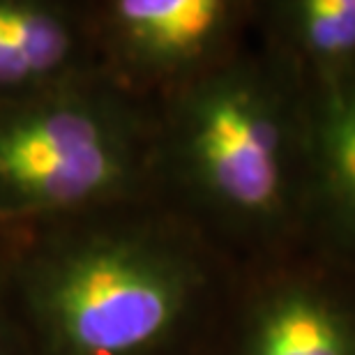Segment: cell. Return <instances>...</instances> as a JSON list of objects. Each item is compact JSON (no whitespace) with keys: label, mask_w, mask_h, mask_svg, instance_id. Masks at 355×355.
<instances>
[{"label":"cell","mask_w":355,"mask_h":355,"mask_svg":"<svg viewBox=\"0 0 355 355\" xmlns=\"http://www.w3.org/2000/svg\"><path fill=\"white\" fill-rule=\"evenodd\" d=\"M157 111L102 72L0 106V231L155 198Z\"/></svg>","instance_id":"3957f363"},{"label":"cell","mask_w":355,"mask_h":355,"mask_svg":"<svg viewBox=\"0 0 355 355\" xmlns=\"http://www.w3.org/2000/svg\"><path fill=\"white\" fill-rule=\"evenodd\" d=\"M254 44L304 92L355 69V0H257Z\"/></svg>","instance_id":"52a82bcc"},{"label":"cell","mask_w":355,"mask_h":355,"mask_svg":"<svg viewBox=\"0 0 355 355\" xmlns=\"http://www.w3.org/2000/svg\"><path fill=\"white\" fill-rule=\"evenodd\" d=\"M95 72L88 0H0V106Z\"/></svg>","instance_id":"8992f818"},{"label":"cell","mask_w":355,"mask_h":355,"mask_svg":"<svg viewBox=\"0 0 355 355\" xmlns=\"http://www.w3.org/2000/svg\"><path fill=\"white\" fill-rule=\"evenodd\" d=\"M240 266L157 198L0 231L33 355H212Z\"/></svg>","instance_id":"6da1fadb"},{"label":"cell","mask_w":355,"mask_h":355,"mask_svg":"<svg viewBox=\"0 0 355 355\" xmlns=\"http://www.w3.org/2000/svg\"><path fill=\"white\" fill-rule=\"evenodd\" d=\"M0 355H33L24 328L7 300L3 282H0Z\"/></svg>","instance_id":"9c48e42d"},{"label":"cell","mask_w":355,"mask_h":355,"mask_svg":"<svg viewBox=\"0 0 355 355\" xmlns=\"http://www.w3.org/2000/svg\"><path fill=\"white\" fill-rule=\"evenodd\" d=\"M212 355H355V259L311 233L243 266Z\"/></svg>","instance_id":"5b68a950"},{"label":"cell","mask_w":355,"mask_h":355,"mask_svg":"<svg viewBox=\"0 0 355 355\" xmlns=\"http://www.w3.org/2000/svg\"><path fill=\"white\" fill-rule=\"evenodd\" d=\"M97 65L157 106L243 53L257 0H88Z\"/></svg>","instance_id":"277c9868"},{"label":"cell","mask_w":355,"mask_h":355,"mask_svg":"<svg viewBox=\"0 0 355 355\" xmlns=\"http://www.w3.org/2000/svg\"><path fill=\"white\" fill-rule=\"evenodd\" d=\"M311 233L355 259V69L309 92Z\"/></svg>","instance_id":"ba28073f"},{"label":"cell","mask_w":355,"mask_h":355,"mask_svg":"<svg viewBox=\"0 0 355 355\" xmlns=\"http://www.w3.org/2000/svg\"><path fill=\"white\" fill-rule=\"evenodd\" d=\"M155 111V198L240 268L311 236L309 95L254 40Z\"/></svg>","instance_id":"7a4b0ae2"}]
</instances>
